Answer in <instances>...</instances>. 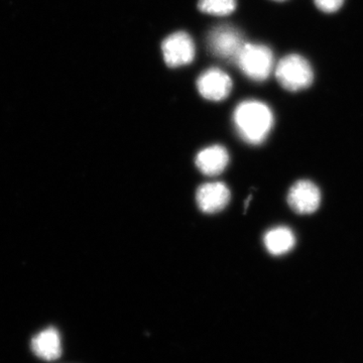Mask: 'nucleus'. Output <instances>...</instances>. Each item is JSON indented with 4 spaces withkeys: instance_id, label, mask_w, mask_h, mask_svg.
Segmentation results:
<instances>
[{
    "instance_id": "obj_1",
    "label": "nucleus",
    "mask_w": 363,
    "mask_h": 363,
    "mask_svg": "<svg viewBox=\"0 0 363 363\" xmlns=\"http://www.w3.org/2000/svg\"><path fill=\"white\" fill-rule=\"evenodd\" d=\"M274 121L271 108L257 100L241 102L233 113L236 133L248 145H259L264 143L272 130Z\"/></svg>"
},
{
    "instance_id": "obj_2",
    "label": "nucleus",
    "mask_w": 363,
    "mask_h": 363,
    "mask_svg": "<svg viewBox=\"0 0 363 363\" xmlns=\"http://www.w3.org/2000/svg\"><path fill=\"white\" fill-rule=\"evenodd\" d=\"M279 84L291 92L307 89L314 81L311 64L300 55H288L276 67Z\"/></svg>"
},
{
    "instance_id": "obj_3",
    "label": "nucleus",
    "mask_w": 363,
    "mask_h": 363,
    "mask_svg": "<svg viewBox=\"0 0 363 363\" xmlns=\"http://www.w3.org/2000/svg\"><path fill=\"white\" fill-rule=\"evenodd\" d=\"M236 63L245 76L253 81L267 80L274 70V55L264 45L245 43L236 59Z\"/></svg>"
},
{
    "instance_id": "obj_4",
    "label": "nucleus",
    "mask_w": 363,
    "mask_h": 363,
    "mask_svg": "<svg viewBox=\"0 0 363 363\" xmlns=\"http://www.w3.org/2000/svg\"><path fill=\"white\" fill-rule=\"evenodd\" d=\"M208 49L217 58L236 61L245 45L242 33L233 26H216L207 39Z\"/></svg>"
},
{
    "instance_id": "obj_5",
    "label": "nucleus",
    "mask_w": 363,
    "mask_h": 363,
    "mask_svg": "<svg viewBox=\"0 0 363 363\" xmlns=\"http://www.w3.org/2000/svg\"><path fill=\"white\" fill-rule=\"evenodd\" d=\"M162 51L167 65L177 68L188 65L194 60L195 45L187 33L177 32L164 39Z\"/></svg>"
},
{
    "instance_id": "obj_6",
    "label": "nucleus",
    "mask_w": 363,
    "mask_h": 363,
    "mask_svg": "<svg viewBox=\"0 0 363 363\" xmlns=\"http://www.w3.org/2000/svg\"><path fill=\"white\" fill-rule=\"evenodd\" d=\"M288 204L293 211L301 215L314 213L321 204V192L311 181L296 182L288 193Z\"/></svg>"
},
{
    "instance_id": "obj_7",
    "label": "nucleus",
    "mask_w": 363,
    "mask_h": 363,
    "mask_svg": "<svg viewBox=\"0 0 363 363\" xmlns=\"http://www.w3.org/2000/svg\"><path fill=\"white\" fill-rule=\"evenodd\" d=\"M200 94L210 101H222L230 94L233 81L225 72L218 68L208 69L197 80Z\"/></svg>"
},
{
    "instance_id": "obj_8",
    "label": "nucleus",
    "mask_w": 363,
    "mask_h": 363,
    "mask_svg": "<svg viewBox=\"0 0 363 363\" xmlns=\"http://www.w3.org/2000/svg\"><path fill=\"white\" fill-rule=\"evenodd\" d=\"M230 197V191L222 182L203 184L196 192L198 207L207 214L222 211L228 205Z\"/></svg>"
},
{
    "instance_id": "obj_9",
    "label": "nucleus",
    "mask_w": 363,
    "mask_h": 363,
    "mask_svg": "<svg viewBox=\"0 0 363 363\" xmlns=\"http://www.w3.org/2000/svg\"><path fill=\"white\" fill-rule=\"evenodd\" d=\"M32 350L45 362H55L62 355V340L60 332L54 327H48L32 339Z\"/></svg>"
},
{
    "instance_id": "obj_10",
    "label": "nucleus",
    "mask_w": 363,
    "mask_h": 363,
    "mask_svg": "<svg viewBox=\"0 0 363 363\" xmlns=\"http://www.w3.org/2000/svg\"><path fill=\"white\" fill-rule=\"evenodd\" d=\"M196 166L205 176L215 177L223 173L229 162V155L225 147L215 145L205 147L198 152Z\"/></svg>"
},
{
    "instance_id": "obj_11",
    "label": "nucleus",
    "mask_w": 363,
    "mask_h": 363,
    "mask_svg": "<svg viewBox=\"0 0 363 363\" xmlns=\"http://www.w3.org/2000/svg\"><path fill=\"white\" fill-rule=\"evenodd\" d=\"M264 247L274 257H281L293 250L296 245L295 234L286 226L269 229L264 236Z\"/></svg>"
},
{
    "instance_id": "obj_12",
    "label": "nucleus",
    "mask_w": 363,
    "mask_h": 363,
    "mask_svg": "<svg viewBox=\"0 0 363 363\" xmlns=\"http://www.w3.org/2000/svg\"><path fill=\"white\" fill-rule=\"evenodd\" d=\"M198 7L204 13L228 16L235 11L236 0H199Z\"/></svg>"
},
{
    "instance_id": "obj_13",
    "label": "nucleus",
    "mask_w": 363,
    "mask_h": 363,
    "mask_svg": "<svg viewBox=\"0 0 363 363\" xmlns=\"http://www.w3.org/2000/svg\"><path fill=\"white\" fill-rule=\"evenodd\" d=\"M320 11L326 13H333L343 6L344 0H314Z\"/></svg>"
},
{
    "instance_id": "obj_14",
    "label": "nucleus",
    "mask_w": 363,
    "mask_h": 363,
    "mask_svg": "<svg viewBox=\"0 0 363 363\" xmlns=\"http://www.w3.org/2000/svg\"><path fill=\"white\" fill-rule=\"evenodd\" d=\"M276 1H284V0H276Z\"/></svg>"
}]
</instances>
